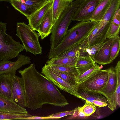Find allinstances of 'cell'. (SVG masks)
Masks as SVG:
<instances>
[{"mask_svg": "<svg viewBox=\"0 0 120 120\" xmlns=\"http://www.w3.org/2000/svg\"><path fill=\"white\" fill-rule=\"evenodd\" d=\"M16 35L22 42L24 49L34 55L42 54V47L39 41V36L35 30L24 22H18Z\"/></svg>", "mask_w": 120, "mask_h": 120, "instance_id": "5", "label": "cell"}, {"mask_svg": "<svg viewBox=\"0 0 120 120\" xmlns=\"http://www.w3.org/2000/svg\"><path fill=\"white\" fill-rule=\"evenodd\" d=\"M82 0H76L72 2L62 13L53 25L49 52L55 49L62 41L72 20L74 13Z\"/></svg>", "mask_w": 120, "mask_h": 120, "instance_id": "3", "label": "cell"}, {"mask_svg": "<svg viewBox=\"0 0 120 120\" xmlns=\"http://www.w3.org/2000/svg\"><path fill=\"white\" fill-rule=\"evenodd\" d=\"M108 77L105 86L99 92L107 99V103L115 92L117 87H120V73H116L115 68L111 67L106 69Z\"/></svg>", "mask_w": 120, "mask_h": 120, "instance_id": "9", "label": "cell"}, {"mask_svg": "<svg viewBox=\"0 0 120 120\" xmlns=\"http://www.w3.org/2000/svg\"><path fill=\"white\" fill-rule=\"evenodd\" d=\"M101 0H82L72 19L73 21H90L94 10Z\"/></svg>", "mask_w": 120, "mask_h": 120, "instance_id": "7", "label": "cell"}, {"mask_svg": "<svg viewBox=\"0 0 120 120\" xmlns=\"http://www.w3.org/2000/svg\"><path fill=\"white\" fill-rule=\"evenodd\" d=\"M41 73L61 90L76 97L78 93L77 87L69 84L58 76L48 65L45 64L42 67Z\"/></svg>", "mask_w": 120, "mask_h": 120, "instance_id": "8", "label": "cell"}, {"mask_svg": "<svg viewBox=\"0 0 120 120\" xmlns=\"http://www.w3.org/2000/svg\"><path fill=\"white\" fill-rule=\"evenodd\" d=\"M120 48V38L118 35L113 42L110 51V58L112 61L118 55Z\"/></svg>", "mask_w": 120, "mask_h": 120, "instance_id": "30", "label": "cell"}, {"mask_svg": "<svg viewBox=\"0 0 120 120\" xmlns=\"http://www.w3.org/2000/svg\"><path fill=\"white\" fill-rule=\"evenodd\" d=\"M52 69L57 71L73 74L76 76L79 74V72L76 67L56 65H48Z\"/></svg>", "mask_w": 120, "mask_h": 120, "instance_id": "28", "label": "cell"}, {"mask_svg": "<svg viewBox=\"0 0 120 120\" xmlns=\"http://www.w3.org/2000/svg\"><path fill=\"white\" fill-rule=\"evenodd\" d=\"M93 103L96 106L100 107H104L107 105V103L98 100L94 101L93 102Z\"/></svg>", "mask_w": 120, "mask_h": 120, "instance_id": "35", "label": "cell"}, {"mask_svg": "<svg viewBox=\"0 0 120 120\" xmlns=\"http://www.w3.org/2000/svg\"><path fill=\"white\" fill-rule=\"evenodd\" d=\"M96 106L90 103L86 102L84 105L79 107V109L85 114L86 116H89L94 113L96 109Z\"/></svg>", "mask_w": 120, "mask_h": 120, "instance_id": "31", "label": "cell"}, {"mask_svg": "<svg viewBox=\"0 0 120 120\" xmlns=\"http://www.w3.org/2000/svg\"><path fill=\"white\" fill-rule=\"evenodd\" d=\"M72 0V1H73V0Z\"/></svg>", "mask_w": 120, "mask_h": 120, "instance_id": "40", "label": "cell"}, {"mask_svg": "<svg viewBox=\"0 0 120 120\" xmlns=\"http://www.w3.org/2000/svg\"><path fill=\"white\" fill-rule=\"evenodd\" d=\"M120 9H118L111 23L106 38H113L119 35L120 26Z\"/></svg>", "mask_w": 120, "mask_h": 120, "instance_id": "23", "label": "cell"}, {"mask_svg": "<svg viewBox=\"0 0 120 120\" xmlns=\"http://www.w3.org/2000/svg\"><path fill=\"white\" fill-rule=\"evenodd\" d=\"M81 42L70 48L58 56L55 57H79L80 55V46Z\"/></svg>", "mask_w": 120, "mask_h": 120, "instance_id": "27", "label": "cell"}, {"mask_svg": "<svg viewBox=\"0 0 120 120\" xmlns=\"http://www.w3.org/2000/svg\"><path fill=\"white\" fill-rule=\"evenodd\" d=\"M18 72L23 80L29 109L36 110L46 104L62 107L69 104L56 85L38 71L34 64Z\"/></svg>", "mask_w": 120, "mask_h": 120, "instance_id": "1", "label": "cell"}, {"mask_svg": "<svg viewBox=\"0 0 120 120\" xmlns=\"http://www.w3.org/2000/svg\"><path fill=\"white\" fill-rule=\"evenodd\" d=\"M77 108H76L72 110L62 112L51 114L49 116L54 118L55 119H57L67 116L73 115Z\"/></svg>", "mask_w": 120, "mask_h": 120, "instance_id": "33", "label": "cell"}, {"mask_svg": "<svg viewBox=\"0 0 120 120\" xmlns=\"http://www.w3.org/2000/svg\"><path fill=\"white\" fill-rule=\"evenodd\" d=\"M118 35L109 39L104 42L103 46L94 56L93 59L96 63L104 65L110 64L112 62L110 58V49L112 43Z\"/></svg>", "mask_w": 120, "mask_h": 120, "instance_id": "12", "label": "cell"}, {"mask_svg": "<svg viewBox=\"0 0 120 120\" xmlns=\"http://www.w3.org/2000/svg\"><path fill=\"white\" fill-rule=\"evenodd\" d=\"M96 22L91 21H81L68 30L58 46L49 52V59L58 56L67 49L82 42L93 30Z\"/></svg>", "mask_w": 120, "mask_h": 120, "instance_id": "2", "label": "cell"}, {"mask_svg": "<svg viewBox=\"0 0 120 120\" xmlns=\"http://www.w3.org/2000/svg\"><path fill=\"white\" fill-rule=\"evenodd\" d=\"M11 0H0V2L1 1H5L10 2H11Z\"/></svg>", "mask_w": 120, "mask_h": 120, "instance_id": "37", "label": "cell"}, {"mask_svg": "<svg viewBox=\"0 0 120 120\" xmlns=\"http://www.w3.org/2000/svg\"><path fill=\"white\" fill-rule=\"evenodd\" d=\"M108 77L106 69H100L95 75L77 85L78 89H82L94 92H99L105 86Z\"/></svg>", "mask_w": 120, "mask_h": 120, "instance_id": "6", "label": "cell"}, {"mask_svg": "<svg viewBox=\"0 0 120 120\" xmlns=\"http://www.w3.org/2000/svg\"><path fill=\"white\" fill-rule=\"evenodd\" d=\"M19 0V1H21L22 0Z\"/></svg>", "mask_w": 120, "mask_h": 120, "instance_id": "38", "label": "cell"}, {"mask_svg": "<svg viewBox=\"0 0 120 120\" xmlns=\"http://www.w3.org/2000/svg\"><path fill=\"white\" fill-rule=\"evenodd\" d=\"M111 0H101L96 7L90 21L96 22L100 21L110 5Z\"/></svg>", "mask_w": 120, "mask_h": 120, "instance_id": "19", "label": "cell"}, {"mask_svg": "<svg viewBox=\"0 0 120 120\" xmlns=\"http://www.w3.org/2000/svg\"><path fill=\"white\" fill-rule=\"evenodd\" d=\"M25 0L24 2L23 3L37 10L40 8L49 1L48 0Z\"/></svg>", "mask_w": 120, "mask_h": 120, "instance_id": "32", "label": "cell"}, {"mask_svg": "<svg viewBox=\"0 0 120 120\" xmlns=\"http://www.w3.org/2000/svg\"><path fill=\"white\" fill-rule=\"evenodd\" d=\"M52 6L48 10L37 31L42 40L51 33L52 32Z\"/></svg>", "mask_w": 120, "mask_h": 120, "instance_id": "14", "label": "cell"}, {"mask_svg": "<svg viewBox=\"0 0 120 120\" xmlns=\"http://www.w3.org/2000/svg\"><path fill=\"white\" fill-rule=\"evenodd\" d=\"M55 119L53 117L49 116H32L29 117L28 120H37V119Z\"/></svg>", "mask_w": 120, "mask_h": 120, "instance_id": "34", "label": "cell"}, {"mask_svg": "<svg viewBox=\"0 0 120 120\" xmlns=\"http://www.w3.org/2000/svg\"><path fill=\"white\" fill-rule=\"evenodd\" d=\"M78 92L76 97L86 102L93 104L94 101L98 100L107 103L106 98L99 92H93L82 89H78Z\"/></svg>", "mask_w": 120, "mask_h": 120, "instance_id": "18", "label": "cell"}, {"mask_svg": "<svg viewBox=\"0 0 120 120\" xmlns=\"http://www.w3.org/2000/svg\"><path fill=\"white\" fill-rule=\"evenodd\" d=\"M49 1V0H48Z\"/></svg>", "mask_w": 120, "mask_h": 120, "instance_id": "39", "label": "cell"}, {"mask_svg": "<svg viewBox=\"0 0 120 120\" xmlns=\"http://www.w3.org/2000/svg\"><path fill=\"white\" fill-rule=\"evenodd\" d=\"M100 69V67L96 64L91 68L82 74L76 76L77 85L91 78L96 74Z\"/></svg>", "mask_w": 120, "mask_h": 120, "instance_id": "24", "label": "cell"}, {"mask_svg": "<svg viewBox=\"0 0 120 120\" xmlns=\"http://www.w3.org/2000/svg\"><path fill=\"white\" fill-rule=\"evenodd\" d=\"M96 64L93 59L90 56L79 57L75 65L76 67L79 72L78 75L82 74Z\"/></svg>", "mask_w": 120, "mask_h": 120, "instance_id": "20", "label": "cell"}, {"mask_svg": "<svg viewBox=\"0 0 120 120\" xmlns=\"http://www.w3.org/2000/svg\"><path fill=\"white\" fill-rule=\"evenodd\" d=\"M104 44V42H102L80 49L79 57L90 56L93 59L94 55Z\"/></svg>", "mask_w": 120, "mask_h": 120, "instance_id": "26", "label": "cell"}, {"mask_svg": "<svg viewBox=\"0 0 120 120\" xmlns=\"http://www.w3.org/2000/svg\"><path fill=\"white\" fill-rule=\"evenodd\" d=\"M11 100L20 106L27 107L24 83L22 78L16 75H12Z\"/></svg>", "mask_w": 120, "mask_h": 120, "instance_id": "10", "label": "cell"}, {"mask_svg": "<svg viewBox=\"0 0 120 120\" xmlns=\"http://www.w3.org/2000/svg\"><path fill=\"white\" fill-rule=\"evenodd\" d=\"M12 75L9 74L0 75V96L11 100Z\"/></svg>", "mask_w": 120, "mask_h": 120, "instance_id": "16", "label": "cell"}, {"mask_svg": "<svg viewBox=\"0 0 120 120\" xmlns=\"http://www.w3.org/2000/svg\"><path fill=\"white\" fill-rule=\"evenodd\" d=\"M10 3L15 9L27 18L37 10L20 1L11 0Z\"/></svg>", "mask_w": 120, "mask_h": 120, "instance_id": "22", "label": "cell"}, {"mask_svg": "<svg viewBox=\"0 0 120 120\" xmlns=\"http://www.w3.org/2000/svg\"><path fill=\"white\" fill-rule=\"evenodd\" d=\"M78 115L80 117L86 116L85 114L81 110L79 109V107H78Z\"/></svg>", "mask_w": 120, "mask_h": 120, "instance_id": "36", "label": "cell"}, {"mask_svg": "<svg viewBox=\"0 0 120 120\" xmlns=\"http://www.w3.org/2000/svg\"><path fill=\"white\" fill-rule=\"evenodd\" d=\"M0 112L28 114L25 108L19 105L12 100L0 96Z\"/></svg>", "mask_w": 120, "mask_h": 120, "instance_id": "15", "label": "cell"}, {"mask_svg": "<svg viewBox=\"0 0 120 120\" xmlns=\"http://www.w3.org/2000/svg\"><path fill=\"white\" fill-rule=\"evenodd\" d=\"M17 57V60L14 62L7 60L0 61V75L6 74L15 75L17 69L23 65L31 63L30 57L25 55H19Z\"/></svg>", "mask_w": 120, "mask_h": 120, "instance_id": "11", "label": "cell"}, {"mask_svg": "<svg viewBox=\"0 0 120 120\" xmlns=\"http://www.w3.org/2000/svg\"><path fill=\"white\" fill-rule=\"evenodd\" d=\"M6 23L0 22V61L17 57L24 49L22 44L6 34Z\"/></svg>", "mask_w": 120, "mask_h": 120, "instance_id": "4", "label": "cell"}, {"mask_svg": "<svg viewBox=\"0 0 120 120\" xmlns=\"http://www.w3.org/2000/svg\"><path fill=\"white\" fill-rule=\"evenodd\" d=\"M78 57H55L49 59L46 62L48 65H56L70 67L75 66Z\"/></svg>", "mask_w": 120, "mask_h": 120, "instance_id": "21", "label": "cell"}, {"mask_svg": "<svg viewBox=\"0 0 120 120\" xmlns=\"http://www.w3.org/2000/svg\"><path fill=\"white\" fill-rule=\"evenodd\" d=\"M33 116L28 114L11 113L0 112V120L13 119L28 120Z\"/></svg>", "mask_w": 120, "mask_h": 120, "instance_id": "25", "label": "cell"}, {"mask_svg": "<svg viewBox=\"0 0 120 120\" xmlns=\"http://www.w3.org/2000/svg\"><path fill=\"white\" fill-rule=\"evenodd\" d=\"M53 1V0L49 1L41 8L27 18L28 21V25L33 30L37 31L43 18L48 10L52 6Z\"/></svg>", "mask_w": 120, "mask_h": 120, "instance_id": "13", "label": "cell"}, {"mask_svg": "<svg viewBox=\"0 0 120 120\" xmlns=\"http://www.w3.org/2000/svg\"><path fill=\"white\" fill-rule=\"evenodd\" d=\"M72 0H53L52 5V26L59 16L72 2Z\"/></svg>", "mask_w": 120, "mask_h": 120, "instance_id": "17", "label": "cell"}, {"mask_svg": "<svg viewBox=\"0 0 120 120\" xmlns=\"http://www.w3.org/2000/svg\"><path fill=\"white\" fill-rule=\"evenodd\" d=\"M52 70L55 74L64 81L71 85L77 87L76 76L73 74Z\"/></svg>", "mask_w": 120, "mask_h": 120, "instance_id": "29", "label": "cell"}]
</instances>
